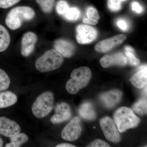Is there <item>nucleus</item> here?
Segmentation results:
<instances>
[{
  "instance_id": "473e14b6",
  "label": "nucleus",
  "mask_w": 147,
  "mask_h": 147,
  "mask_svg": "<svg viewBox=\"0 0 147 147\" xmlns=\"http://www.w3.org/2000/svg\"><path fill=\"white\" fill-rule=\"evenodd\" d=\"M57 147H75V146H74L73 145L70 144H60L57 145L56 146Z\"/></svg>"
},
{
  "instance_id": "bb28decb",
  "label": "nucleus",
  "mask_w": 147,
  "mask_h": 147,
  "mask_svg": "<svg viewBox=\"0 0 147 147\" xmlns=\"http://www.w3.org/2000/svg\"><path fill=\"white\" fill-rule=\"evenodd\" d=\"M68 3L65 1L61 0L58 2L56 6L57 12L60 15L65 14L69 9Z\"/></svg>"
},
{
  "instance_id": "4be33fe9",
  "label": "nucleus",
  "mask_w": 147,
  "mask_h": 147,
  "mask_svg": "<svg viewBox=\"0 0 147 147\" xmlns=\"http://www.w3.org/2000/svg\"><path fill=\"white\" fill-rule=\"evenodd\" d=\"M147 102L146 99L142 98L136 102L132 107V110L140 115L147 114Z\"/></svg>"
},
{
  "instance_id": "5701e85b",
  "label": "nucleus",
  "mask_w": 147,
  "mask_h": 147,
  "mask_svg": "<svg viewBox=\"0 0 147 147\" xmlns=\"http://www.w3.org/2000/svg\"><path fill=\"white\" fill-rule=\"evenodd\" d=\"M9 76L5 71L0 68V91L7 90L10 84Z\"/></svg>"
},
{
  "instance_id": "ddd939ff",
  "label": "nucleus",
  "mask_w": 147,
  "mask_h": 147,
  "mask_svg": "<svg viewBox=\"0 0 147 147\" xmlns=\"http://www.w3.org/2000/svg\"><path fill=\"white\" fill-rule=\"evenodd\" d=\"M122 96V93L118 90H114L101 94L100 101L103 105L108 108L115 107L120 101Z\"/></svg>"
},
{
  "instance_id": "cd10ccee",
  "label": "nucleus",
  "mask_w": 147,
  "mask_h": 147,
  "mask_svg": "<svg viewBox=\"0 0 147 147\" xmlns=\"http://www.w3.org/2000/svg\"><path fill=\"white\" fill-rule=\"evenodd\" d=\"M20 0H0V8H8L12 6Z\"/></svg>"
},
{
  "instance_id": "f03ea898",
  "label": "nucleus",
  "mask_w": 147,
  "mask_h": 147,
  "mask_svg": "<svg viewBox=\"0 0 147 147\" xmlns=\"http://www.w3.org/2000/svg\"><path fill=\"white\" fill-rule=\"evenodd\" d=\"M34 10L30 7L19 6L12 9L7 13L5 18L6 26L11 30L21 27L23 22L31 20L35 16Z\"/></svg>"
},
{
  "instance_id": "f3484780",
  "label": "nucleus",
  "mask_w": 147,
  "mask_h": 147,
  "mask_svg": "<svg viewBox=\"0 0 147 147\" xmlns=\"http://www.w3.org/2000/svg\"><path fill=\"white\" fill-rule=\"evenodd\" d=\"M17 96L9 91H0V109L10 107L17 102Z\"/></svg>"
},
{
  "instance_id": "9d476101",
  "label": "nucleus",
  "mask_w": 147,
  "mask_h": 147,
  "mask_svg": "<svg viewBox=\"0 0 147 147\" xmlns=\"http://www.w3.org/2000/svg\"><path fill=\"white\" fill-rule=\"evenodd\" d=\"M127 37L125 34L117 35L98 42L96 45L95 49L97 52L106 53L114 47L122 44L127 39Z\"/></svg>"
},
{
  "instance_id": "423d86ee",
  "label": "nucleus",
  "mask_w": 147,
  "mask_h": 147,
  "mask_svg": "<svg viewBox=\"0 0 147 147\" xmlns=\"http://www.w3.org/2000/svg\"><path fill=\"white\" fill-rule=\"evenodd\" d=\"M82 132L81 120L79 117H75L63 129L61 136L64 140L73 142L79 139Z\"/></svg>"
},
{
  "instance_id": "6ab92c4d",
  "label": "nucleus",
  "mask_w": 147,
  "mask_h": 147,
  "mask_svg": "<svg viewBox=\"0 0 147 147\" xmlns=\"http://www.w3.org/2000/svg\"><path fill=\"white\" fill-rule=\"evenodd\" d=\"M100 19V16L97 9L92 7L87 8L86 16L83 19V21L85 24L90 25H96Z\"/></svg>"
},
{
  "instance_id": "0eeeda50",
  "label": "nucleus",
  "mask_w": 147,
  "mask_h": 147,
  "mask_svg": "<svg viewBox=\"0 0 147 147\" xmlns=\"http://www.w3.org/2000/svg\"><path fill=\"white\" fill-rule=\"evenodd\" d=\"M100 124L106 139L113 143H118L120 141L119 133L112 119L105 117L100 120Z\"/></svg>"
},
{
  "instance_id": "a878e982",
  "label": "nucleus",
  "mask_w": 147,
  "mask_h": 147,
  "mask_svg": "<svg viewBox=\"0 0 147 147\" xmlns=\"http://www.w3.org/2000/svg\"><path fill=\"white\" fill-rule=\"evenodd\" d=\"M126 0H108V8L113 11H119L122 7V3Z\"/></svg>"
},
{
  "instance_id": "7c9ffc66",
  "label": "nucleus",
  "mask_w": 147,
  "mask_h": 147,
  "mask_svg": "<svg viewBox=\"0 0 147 147\" xmlns=\"http://www.w3.org/2000/svg\"><path fill=\"white\" fill-rule=\"evenodd\" d=\"M132 9L138 13H141L142 11V7L137 2H134L132 4Z\"/></svg>"
},
{
  "instance_id": "20e7f679",
  "label": "nucleus",
  "mask_w": 147,
  "mask_h": 147,
  "mask_svg": "<svg viewBox=\"0 0 147 147\" xmlns=\"http://www.w3.org/2000/svg\"><path fill=\"white\" fill-rule=\"evenodd\" d=\"M114 120L120 132L137 126L140 121V119L135 115L133 110L125 107H121L116 111Z\"/></svg>"
},
{
  "instance_id": "72a5a7b5",
  "label": "nucleus",
  "mask_w": 147,
  "mask_h": 147,
  "mask_svg": "<svg viewBox=\"0 0 147 147\" xmlns=\"http://www.w3.org/2000/svg\"><path fill=\"white\" fill-rule=\"evenodd\" d=\"M125 50L127 52H130V53H134V49L132 47L129 46H127L125 47Z\"/></svg>"
},
{
  "instance_id": "2f4dec72",
  "label": "nucleus",
  "mask_w": 147,
  "mask_h": 147,
  "mask_svg": "<svg viewBox=\"0 0 147 147\" xmlns=\"http://www.w3.org/2000/svg\"><path fill=\"white\" fill-rule=\"evenodd\" d=\"M117 25L119 28L121 30H125L127 29V24L126 22L123 20H119L117 22Z\"/></svg>"
},
{
  "instance_id": "7ed1b4c3",
  "label": "nucleus",
  "mask_w": 147,
  "mask_h": 147,
  "mask_svg": "<svg viewBox=\"0 0 147 147\" xmlns=\"http://www.w3.org/2000/svg\"><path fill=\"white\" fill-rule=\"evenodd\" d=\"M63 57L54 49L45 52L35 62V67L38 71L47 72L55 70L63 63Z\"/></svg>"
},
{
  "instance_id": "393cba45",
  "label": "nucleus",
  "mask_w": 147,
  "mask_h": 147,
  "mask_svg": "<svg viewBox=\"0 0 147 147\" xmlns=\"http://www.w3.org/2000/svg\"><path fill=\"white\" fill-rule=\"evenodd\" d=\"M81 15L80 10L76 7H69L67 12L64 14L65 18L69 21H75L79 18Z\"/></svg>"
},
{
  "instance_id": "1a4fd4ad",
  "label": "nucleus",
  "mask_w": 147,
  "mask_h": 147,
  "mask_svg": "<svg viewBox=\"0 0 147 147\" xmlns=\"http://www.w3.org/2000/svg\"><path fill=\"white\" fill-rule=\"evenodd\" d=\"M21 127L16 122L6 117H0V134L11 137L20 133Z\"/></svg>"
},
{
  "instance_id": "a211bd4d",
  "label": "nucleus",
  "mask_w": 147,
  "mask_h": 147,
  "mask_svg": "<svg viewBox=\"0 0 147 147\" xmlns=\"http://www.w3.org/2000/svg\"><path fill=\"white\" fill-rule=\"evenodd\" d=\"M79 114L81 117L87 120H93L96 117V114L91 103L86 102L79 108Z\"/></svg>"
},
{
  "instance_id": "6e6552de",
  "label": "nucleus",
  "mask_w": 147,
  "mask_h": 147,
  "mask_svg": "<svg viewBox=\"0 0 147 147\" xmlns=\"http://www.w3.org/2000/svg\"><path fill=\"white\" fill-rule=\"evenodd\" d=\"M76 39L79 44L91 43L96 38L97 32L94 28L86 25H80L76 28Z\"/></svg>"
},
{
  "instance_id": "dca6fc26",
  "label": "nucleus",
  "mask_w": 147,
  "mask_h": 147,
  "mask_svg": "<svg viewBox=\"0 0 147 147\" xmlns=\"http://www.w3.org/2000/svg\"><path fill=\"white\" fill-rule=\"evenodd\" d=\"M130 81L133 86L138 88L146 86L147 84V65L140 67L139 71L132 76Z\"/></svg>"
},
{
  "instance_id": "4468645a",
  "label": "nucleus",
  "mask_w": 147,
  "mask_h": 147,
  "mask_svg": "<svg viewBox=\"0 0 147 147\" xmlns=\"http://www.w3.org/2000/svg\"><path fill=\"white\" fill-rule=\"evenodd\" d=\"M100 65L107 68L113 65L125 66L127 63V59L122 53H119L111 55H105L100 59Z\"/></svg>"
},
{
  "instance_id": "c85d7f7f",
  "label": "nucleus",
  "mask_w": 147,
  "mask_h": 147,
  "mask_svg": "<svg viewBox=\"0 0 147 147\" xmlns=\"http://www.w3.org/2000/svg\"><path fill=\"white\" fill-rule=\"evenodd\" d=\"M125 55L127 56L129 61V63L131 65L137 66L139 64L140 61L137 58L135 57L133 53L126 51L125 52Z\"/></svg>"
},
{
  "instance_id": "b1692460",
  "label": "nucleus",
  "mask_w": 147,
  "mask_h": 147,
  "mask_svg": "<svg viewBox=\"0 0 147 147\" xmlns=\"http://www.w3.org/2000/svg\"><path fill=\"white\" fill-rule=\"evenodd\" d=\"M43 12L50 13L53 10L55 0H36Z\"/></svg>"
},
{
  "instance_id": "412c9836",
  "label": "nucleus",
  "mask_w": 147,
  "mask_h": 147,
  "mask_svg": "<svg viewBox=\"0 0 147 147\" xmlns=\"http://www.w3.org/2000/svg\"><path fill=\"white\" fill-rule=\"evenodd\" d=\"M10 143L5 145L6 147H19L28 140V137L24 133H19L15 136L10 137Z\"/></svg>"
},
{
  "instance_id": "39448f33",
  "label": "nucleus",
  "mask_w": 147,
  "mask_h": 147,
  "mask_svg": "<svg viewBox=\"0 0 147 147\" xmlns=\"http://www.w3.org/2000/svg\"><path fill=\"white\" fill-rule=\"evenodd\" d=\"M54 96L51 92L42 93L37 98L32 107L34 115L38 119H42L50 114L53 110Z\"/></svg>"
},
{
  "instance_id": "f257e3e1",
  "label": "nucleus",
  "mask_w": 147,
  "mask_h": 147,
  "mask_svg": "<svg viewBox=\"0 0 147 147\" xmlns=\"http://www.w3.org/2000/svg\"><path fill=\"white\" fill-rule=\"evenodd\" d=\"M91 76V71L87 67L74 69L70 75L71 78L66 84V89L71 94H76L80 90L86 86Z\"/></svg>"
},
{
  "instance_id": "aec40b11",
  "label": "nucleus",
  "mask_w": 147,
  "mask_h": 147,
  "mask_svg": "<svg viewBox=\"0 0 147 147\" xmlns=\"http://www.w3.org/2000/svg\"><path fill=\"white\" fill-rule=\"evenodd\" d=\"M10 36L7 30L0 25V53L7 50L10 42Z\"/></svg>"
},
{
  "instance_id": "c756f323",
  "label": "nucleus",
  "mask_w": 147,
  "mask_h": 147,
  "mask_svg": "<svg viewBox=\"0 0 147 147\" xmlns=\"http://www.w3.org/2000/svg\"><path fill=\"white\" fill-rule=\"evenodd\" d=\"M88 147H110V145L107 144L106 142L100 140V139H96L91 144L88 146Z\"/></svg>"
},
{
  "instance_id": "9b49d317",
  "label": "nucleus",
  "mask_w": 147,
  "mask_h": 147,
  "mask_svg": "<svg viewBox=\"0 0 147 147\" xmlns=\"http://www.w3.org/2000/svg\"><path fill=\"white\" fill-rule=\"evenodd\" d=\"M55 115L51 117L50 121L53 124H58L68 120L71 117L70 106L65 102H61L56 105Z\"/></svg>"
},
{
  "instance_id": "2eb2a0df",
  "label": "nucleus",
  "mask_w": 147,
  "mask_h": 147,
  "mask_svg": "<svg viewBox=\"0 0 147 147\" xmlns=\"http://www.w3.org/2000/svg\"><path fill=\"white\" fill-rule=\"evenodd\" d=\"M54 47L56 51L65 57H71L75 53L74 45L72 42L65 40H57L54 43Z\"/></svg>"
},
{
  "instance_id": "f8f14e48",
  "label": "nucleus",
  "mask_w": 147,
  "mask_h": 147,
  "mask_svg": "<svg viewBox=\"0 0 147 147\" xmlns=\"http://www.w3.org/2000/svg\"><path fill=\"white\" fill-rule=\"evenodd\" d=\"M37 40V36L34 33L29 32L24 34L21 40V54L24 57L30 56L34 50Z\"/></svg>"
},
{
  "instance_id": "f704fd0d",
  "label": "nucleus",
  "mask_w": 147,
  "mask_h": 147,
  "mask_svg": "<svg viewBox=\"0 0 147 147\" xmlns=\"http://www.w3.org/2000/svg\"><path fill=\"white\" fill-rule=\"evenodd\" d=\"M3 142L2 138L0 137V147H3Z\"/></svg>"
}]
</instances>
